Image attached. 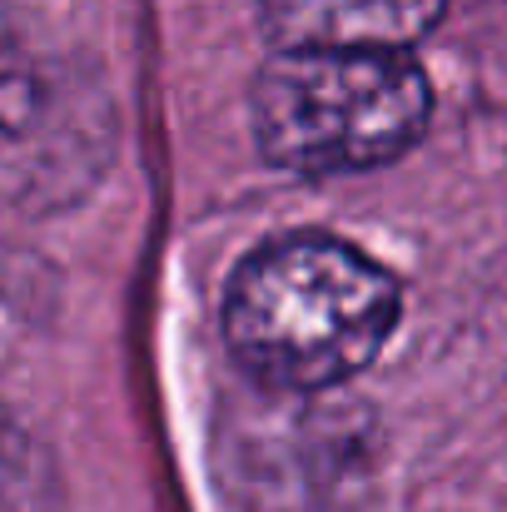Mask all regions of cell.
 <instances>
[{"label": "cell", "instance_id": "1", "mask_svg": "<svg viewBox=\"0 0 507 512\" xmlns=\"http://www.w3.org/2000/svg\"><path fill=\"white\" fill-rule=\"evenodd\" d=\"M398 279L329 234L249 254L224 299V339L259 388L319 393L378 358L398 324Z\"/></svg>", "mask_w": 507, "mask_h": 512}, {"label": "cell", "instance_id": "2", "mask_svg": "<svg viewBox=\"0 0 507 512\" xmlns=\"http://www.w3.org/2000/svg\"><path fill=\"white\" fill-rule=\"evenodd\" d=\"M254 140L294 174H353L398 160L433 115L428 75L408 50L284 45L254 80Z\"/></svg>", "mask_w": 507, "mask_h": 512}, {"label": "cell", "instance_id": "3", "mask_svg": "<svg viewBox=\"0 0 507 512\" xmlns=\"http://www.w3.org/2000/svg\"><path fill=\"white\" fill-rule=\"evenodd\" d=\"M443 15V0H264L279 45L314 50H408Z\"/></svg>", "mask_w": 507, "mask_h": 512}, {"label": "cell", "instance_id": "4", "mask_svg": "<svg viewBox=\"0 0 507 512\" xmlns=\"http://www.w3.org/2000/svg\"><path fill=\"white\" fill-rule=\"evenodd\" d=\"M25 105H30V85H25V75H20L15 65L0 60V140L25 120Z\"/></svg>", "mask_w": 507, "mask_h": 512}]
</instances>
